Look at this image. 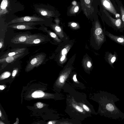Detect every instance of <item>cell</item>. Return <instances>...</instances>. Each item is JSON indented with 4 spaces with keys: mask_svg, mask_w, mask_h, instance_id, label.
I'll return each mask as SVG.
<instances>
[{
    "mask_svg": "<svg viewBox=\"0 0 124 124\" xmlns=\"http://www.w3.org/2000/svg\"><path fill=\"white\" fill-rule=\"evenodd\" d=\"M83 107L84 109L86 111H89V108L85 105H83Z\"/></svg>",
    "mask_w": 124,
    "mask_h": 124,
    "instance_id": "4316f807",
    "label": "cell"
},
{
    "mask_svg": "<svg viewBox=\"0 0 124 124\" xmlns=\"http://www.w3.org/2000/svg\"><path fill=\"white\" fill-rule=\"evenodd\" d=\"M29 35L27 33L17 35L11 39V42L15 44H23L27 40Z\"/></svg>",
    "mask_w": 124,
    "mask_h": 124,
    "instance_id": "30bf717a",
    "label": "cell"
},
{
    "mask_svg": "<svg viewBox=\"0 0 124 124\" xmlns=\"http://www.w3.org/2000/svg\"><path fill=\"white\" fill-rule=\"evenodd\" d=\"M17 70L18 69H15L13 70L12 74V76L13 77H14L15 76L17 72Z\"/></svg>",
    "mask_w": 124,
    "mask_h": 124,
    "instance_id": "d4e9b609",
    "label": "cell"
},
{
    "mask_svg": "<svg viewBox=\"0 0 124 124\" xmlns=\"http://www.w3.org/2000/svg\"><path fill=\"white\" fill-rule=\"evenodd\" d=\"M100 11L103 12L106 15V16L108 18L110 21L111 24L114 28L118 30L121 27L122 22L120 18L114 19L110 16L106 10L105 9L100 8Z\"/></svg>",
    "mask_w": 124,
    "mask_h": 124,
    "instance_id": "9c48e42d",
    "label": "cell"
},
{
    "mask_svg": "<svg viewBox=\"0 0 124 124\" xmlns=\"http://www.w3.org/2000/svg\"><path fill=\"white\" fill-rule=\"evenodd\" d=\"M107 35L109 38L117 43L122 45H124V36L114 35L108 32H107Z\"/></svg>",
    "mask_w": 124,
    "mask_h": 124,
    "instance_id": "4fadbf2b",
    "label": "cell"
},
{
    "mask_svg": "<svg viewBox=\"0 0 124 124\" xmlns=\"http://www.w3.org/2000/svg\"><path fill=\"white\" fill-rule=\"evenodd\" d=\"M45 38L41 35L37 34L30 35L27 40L23 44L32 45L40 44L44 42Z\"/></svg>",
    "mask_w": 124,
    "mask_h": 124,
    "instance_id": "8992f818",
    "label": "cell"
},
{
    "mask_svg": "<svg viewBox=\"0 0 124 124\" xmlns=\"http://www.w3.org/2000/svg\"><path fill=\"white\" fill-rule=\"evenodd\" d=\"M1 112L0 110V116L1 117Z\"/></svg>",
    "mask_w": 124,
    "mask_h": 124,
    "instance_id": "836d02e7",
    "label": "cell"
},
{
    "mask_svg": "<svg viewBox=\"0 0 124 124\" xmlns=\"http://www.w3.org/2000/svg\"><path fill=\"white\" fill-rule=\"evenodd\" d=\"M82 10L88 19L93 20L98 12V0H80Z\"/></svg>",
    "mask_w": 124,
    "mask_h": 124,
    "instance_id": "6da1fadb",
    "label": "cell"
},
{
    "mask_svg": "<svg viewBox=\"0 0 124 124\" xmlns=\"http://www.w3.org/2000/svg\"><path fill=\"white\" fill-rule=\"evenodd\" d=\"M37 11L41 15L48 18L59 16L61 14L58 11L54 12L47 9L39 8H37Z\"/></svg>",
    "mask_w": 124,
    "mask_h": 124,
    "instance_id": "ba28073f",
    "label": "cell"
},
{
    "mask_svg": "<svg viewBox=\"0 0 124 124\" xmlns=\"http://www.w3.org/2000/svg\"><path fill=\"white\" fill-rule=\"evenodd\" d=\"M67 52V50L65 48H64L62 51V54L63 55H64Z\"/></svg>",
    "mask_w": 124,
    "mask_h": 124,
    "instance_id": "484cf974",
    "label": "cell"
},
{
    "mask_svg": "<svg viewBox=\"0 0 124 124\" xmlns=\"http://www.w3.org/2000/svg\"><path fill=\"white\" fill-rule=\"evenodd\" d=\"M73 79L75 82H76L77 81V80L76 77V75H74L73 76Z\"/></svg>",
    "mask_w": 124,
    "mask_h": 124,
    "instance_id": "f546056e",
    "label": "cell"
},
{
    "mask_svg": "<svg viewBox=\"0 0 124 124\" xmlns=\"http://www.w3.org/2000/svg\"><path fill=\"white\" fill-rule=\"evenodd\" d=\"M53 28H54V30L57 32H60L61 31V28L58 25H52Z\"/></svg>",
    "mask_w": 124,
    "mask_h": 124,
    "instance_id": "d6986e66",
    "label": "cell"
},
{
    "mask_svg": "<svg viewBox=\"0 0 124 124\" xmlns=\"http://www.w3.org/2000/svg\"><path fill=\"white\" fill-rule=\"evenodd\" d=\"M44 93L41 90L35 91L31 94L32 97L34 98L42 97L44 96Z\"/></svg>",
    "mask_w": 124,
    "mask_h": 124,
    "instance_id": "9a60e30c",
    "label": "cell"
},
{
    "mask_svg": "<svg viewBox=\"0 0 124 124\" xmlns=\"http://www.w3.org/2000/svg\"><path fill=\"white\" fill-rule=\"evenodd\" d=\"M48 124H53V123H52V122L50 121V122H49L48 123Z\"/></svg>",
    "mask_w": 124,
    "mask_h": 124,
    "instance_id": "d6a6232c",
    "label": "cell"
},
{
    "mask_svg": "<svg viewBox=\"0 0 124 124\" xmlns=\"http://www.w3.org/2000/svg\"><path fill=\"white\" fill-rule=\"evenodd\" d=\"M10 75V73L8 71H6L2 73L0 76V79H2L8 77Z\"/></svg>",
    "mask_w": 124,
    "mask_h": 124,
    "instance_id": "e0dca14e",
    "label": "cell"
},
{
    "mask_svg": "<svg viewBox=\"0 0 124 124\" xmlns=\"http://www.w3.org/2000/svg\"><path fill=\"white\" fill-rule=\"evenodd\" d=\"M8 4V0H2L0 8V16L3 14L7 13L8 12L7 10V7Z\"/></svg>",
    "mask_w": 124,
    "mask_h": 124,
    "instance_id": "5bb4252c",
    "label": "cell"
},
{
    "mask_svg": "<svg viewBox=\"0 0 124 124\" xmlns=\"http://www.w3.org/2000/svg\"><path fill=\"white\" fill-rule=\"evenodd\" d=\"M26 49L23 48H17L14 49L6 53L0 57V58H2L12 56L24 53Z\"/></svg>",
    "mask_w": 124,
    "mask_h": 124,
    "instance_id": "8fae6325",
    "label": "cell"
},
{
    "mask_svg": "<svg viewBox=\"0 0 124 124\" xmlns=\"http://www.w3.org/2000/svg\"><path fill=\"white\" fill-rule=\"evenodd\" d=\"M43 19L34 16H26L17 17L9 22L8 24L16 23L23 22H33L34 21H43Z\"/></svg>",
    "mask_w": 124,
    "mask_h": 124,
    "instance_id": "277c9868",
    "label": "cell"
},
{
    "mask_svg": "<svg viewBox=\"0 0 124 124\" xmlns=\"http://www.w3.org/2000/svg\"><path fill=\"white\" fill-rule=\"evenodd\" d=\"M120 8L122 19L123 22V24L124 26V8L122 6H120Z\"/></svg>",
    "mask_w": 124,
    "mask_h": 124,
    "instance_id": "ac0fdd59",
    "label": "cell"
},
{
    "mask_svg": "<svg viewBox=\"0 0 124 124\" xmlns=\"http://www.w3.org/2000/svg\"><path fill=\"white\" fill-rule=\"evenodd\" d=\"M36 106L39 108H40L43 107V104L41 102H39L36 103Z\"/></svg>",
    "mask_w": 124,
    "mask_h": 124,
    "instance_id": "603a6c76",
    "label": "cell"
},
{
    "mask_svg": "<svg viewBox=\"0 0 124 124\" xmlns=\"http://www.w3.org/2000/svg\"><path fill=\"white\" fill-rule=\"evenodd\" d=\"M36 23L33 22H23L13 23L8 26L14 29L20 30H29L37 29L34 26H32L34 25L37 24Z\"/></svg>",
    "mask_w": 124,
    "mask_h": 124,
    "instance_id": "7a4b0ae2",
    "label": "cell"
},
{
    "mask_svg": "<svg viewBox=\"0 0 124 124\" xmlns=\"http://www.w3.org/2000/svg\"><path fill=\"white\" fill-rule=\"evenodd\" d=\"M65 55H63L62 57H61V61H63L65 59Z\"/></svg>",
    "mask_w": 124,
    "mask_h": 124,
    "instance_id": "4dcf8cb0",
    "label": "cell"
},
{
    "mask_svg": "<svg viewBox=\"0 0 124 124\" xmlns=\"http://www.w3.org/2000/svg\"><path fill=\"white\" fill-rule=\"evenodd\" d=\"M71 26L73 27H75L77 26L78 24L75 22H72L70 23Z\"/></svg>",
    "mask_w": 124,
    "mask_h": 124,
    "instance_id": "cb8c5ba5",
    "label": "cell"
},
{
    "mask_svg": "<svg viewBox=\"0 0 124 124\" xmlns=\"http://www.w3.org/2000/svg\"><path fill=\"white\" fill-rule=\"evenodd\" d=\"M92 64L91 62L90 61H88L87 63V67L89 68H90L92 66Z\"/></svg>",
    "mask_w": 124,
    "mask_h": 124,
    "instance_id": "83f0119b",
    "label": "cell"
},
{
    "mask_svg": "<svg viewBox=\"0 0 124 124\" xmlns=\"http://www.w3.org/2000/svg\"><path fill=\"white\" fill-rule=\"evenodd\" d=\"M98 1L100 8L107 10L115 16L118 14L110 0H98Z\"/></svg>",
    "mask_w": 124,
    "mask_h": 124,
    "instance_id": "3957f363",
    "label": "cell"
},
{
    "mask_svg": "<svg viewBox=\"0 0 124 124\" xmlns=\"http://www.w3.org/2000/svg\"><path fill=\"white\" fill-rule=\"evenodd\" d=\"M107 59L108 63L112 65L116 59V55L114 54H113L111 53H109Z\"/></svg>",
    "mask_w": 124,
    "mask_h": 124,
    "instance_id": "2e32d148",
    "label": "cell"
},
{
    "mask_svg": "<svg viewBox=\"0 0 124 124\" xmlns=\"http://www.w3.org/2000/svg\"><path fill=\"white\" fill-rule=\"evenodd\" d=\"M82 10L80 1L78 2L75 5L71 4L67 8V15L69 16H76Z\"/></svg>",
    "mask_w": 124,
    "mask_h": 124,
    "instance_id": "52a82bcc",
    "label": "cell"
},
{
    "mask_svg": "<svg viewBox=\"0 0 124 124\" xmlns=\"http://www.w3.org/2000/svg\"><path fill=\"white\" fill-rule=\"evenodd\" d=\"M5 88V87L3 86L0 85V89L1 90Z\"/></svg>",
    "mask_w": 124,
    "mask_h": 124,
    "instance_id": "1f68e13d",
    "label": "cell"
},
{
    "mask_svg": "<svg viewBox=\"0 0 124 124\" xmlns=\"http://www.w3.org/2000/svg\"><path fill=\"white\" fill-rule=\"evenodd\" d=\"M78 3V2L75 0H73L72 1L71 4L73 5H77Z\"/></svg>",
    "mask_w": 124,
    "mask_h": 124,
    "instance_id": "f1b7e54d",
    "label": "cell"
},
{
    "mask_svg": "<svg viewBox=\"0 0 124 124\" xmlns=\"http://www.w3.org/2000/svg\"><path fill=\"white\" fill-rule=\"evenodd\" d=\"M4 46V40L3 39L0 38V49H1L3 48Z\"/></svg>",
    "mask_w": 124,
    "mask_h": 124,
    "instance_id": "44dd1931",
    "label": "cell"
},
{
    "mask_svg": "<svg viewBox=\"0 0 124 124\" xmlns=\"http://www.w3.org/2000/svg\"><path fill=\"white\" fill-rule=\"evenodd\" d=\"M65 77L64 75L61 76L59 78V81L61 83H63L65 81Z\"/></svg>",
    "mask_w": 124,
    "mask_h": 124,
    "instance_id": "7402d4cb",
    "label": "cell"
},
{
    "mask_svg": "<svg viewBox=\"0 0 124 124\" xmlns=\"http://www.w3.org/2000/svg\"><path fill=\"white\" fill-rule=\"evenodd\" d=\"M45 58V55L43 54L36 55L28 63L27 66V68L32 69L39 66L43 63Z\"/></svg>",
    "mask_w": 124,
    "mask_h": 124,
    "instance_id": "5b68a950",
    "label": "cell"
},
{
    "mask_svg": "<svg viewBox=\"0 0 124 124\" xmlns=\"http://www.w3.org/2000/svg\"><path fill=\"white\" fill-rule=\"evenodd\" d=\"M73 106H74L76 109L79 111L80 112H83V109L81 107L74 104H73Z\"/></svg>",
    "mask_w": 124,
    "mask_h": 124,
    "instance_id": "ffe728a7",
    "label": "cell"
},
{
    "mask_svg": "<svg viewBox=\"0 0 124 124\" xmlns=\"http://www.w3.org/2000/svg\"><path fill=\"white\" fill-rule=\"evenodd\" d=\"M24 53H23L15 55L0 59V63H10L12 62L16 61L19 58L22 56L24 54Z\"/></svg>",
    "mask_w": 124,
    "mask_h": 124,
    "instance_id": "7c38bea8",
    "label": "cell"
}]
</instances>
